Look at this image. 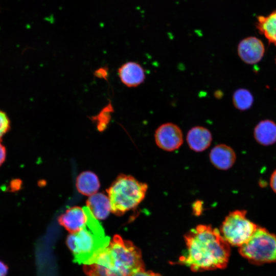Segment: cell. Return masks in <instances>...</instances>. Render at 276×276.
Segmentation results:
<instances>
[{
  "label": "cell",
  "instance_id": "cell-8",
  "mask_svg": "<svg viewBox=\"0 0 276 276\" xmlns=\"http://www.w3.org/2000/svg\"><path fill=\"white\" fill-rule=\"evenodd\" d=\"M237 51L242 61L252 64L259 62L262 59L265 49L260 39L255 37H249L239 42Z\"/></svg>",
  "mask_w": 276,
  "mask_h": 276
},
{
  "label": "cell",
  "instance_id": "cell-22",
  "mask_svg": "<svg viewBox=\"0 0 276 276\" xmlns=\"http://www.w3.org/2000/svg\"><path fill=\"white\" fill-rule=\"evenodd\" d=\"M6 157V150L0 142V166L4 163Z\"/></svg>",
  "mask_w": 276,
  "mask_h": 276
},
{
  "label": "cell",
  "instance_id": "cell-15",
  "mask_svg": "<svg viewBox=\"0 0 276 276\" xmlns=\"http://www.w3.org/2000/svg\"><path fill=\"white\" fill-rule=\"evenodd\" d=\"M76 185L78 191L86 196L96 194L100 188L98 177L90 171L81 173L77 178Z\"/></svg>",
  "mask_w": 276,
  "mask_h": 276
},
{
  "label": "cell",
  "instance_id": "cell-9",
  "mask_svg": "<svg viewBox=\"0 0 276 276\" xmlns=\"http://www.w3.org/2000/svg\"><path fill=\"white\" fill-rule=\"evenodd\" d=\"M122 83L128 87H135L142 84L146 78L145 71L138 62L128 61L118 70Z\"/></svg>",
  "mask_w": 276,
  "mask_h": 276
},
{
  "label": "cell",
  "instance_id": "cell-16",
  "mask_svg": "<svg viewBox=\"0 0 276 276\" xmlns=\"http://www.w3.org/2000/svg\"><path fill=\"white\" fill-rule=\"evenodd\" d=\"M257 27L269 42L276 45V10L267 16H259Z\"/></svg>",
  "mask_w": 276,
  "mask_h": 276
},
{
  "label": "cell",
  "instance_id": "cell-25",
  "mask_svg": "<svg viewBox=\"0 0 276 276\" xmlns=\"http://www.w3.org/2000/svg\"><path fill=\"white\" fill-rule=\"evenodd\" d=\"M21 181L19 180H15L14 181H12L11 184V187L13 190H18L21 186Z\"/></svg>",
  "mask_w": 276,
  "mask_h": 276
},
{
  "label": "cell",
  "instance_id": "cell-10",
  "mask_svg": "<svg viewBox=\"0 0 276 276\" xmlns=\"http://www.w3.org/2000/svg\"><path fill=\"white\" fill-rule=\"evenodd\" d=\"M59 223L71 234L79 232L85 225L87 215L83 209L74 206L67 210L59 218Z\"/></svg>",
  "mask_w": 276,
  "mask_h": 276
},
{
  "label": "cell",
  "instance_id": "cell-24",
  "mask_svg": "<svg viewBox=\"0 0 276 276\" xmlns=\"http://www.w3.org/2000/svg\"><path fill=\"white\" fill-rule=\"evenodd\" d=\"M270 183L272 189L276 193V170L271 175Z\"/></svg>",
  "mask_w": 276,
  "mask_h": 276
},
{
  "label": "cell",
  "instance_id": "cell-6",
  "mask_svg": "<svg viewBox=\"0 0 276 276\" xmlns=\"http://www.w3.org/2000/svg\"><path fill=\"white\" fill-rule=\"evenodd\" d=\"M246 214L245 211H234L223 221L220 232L229 245L240 247L250 238L258 228L256 224L246 217Z\"/></svg>",
  "mask_w": 276,
  "mask_h": 276
},
{
  "label": "cell",
  "instance_id": "cell-19",
  "mask_svg": "<svg viewBox=\"0 0 276 276\" xmlns=\"http://www.w3.org/2000/svg\"><path fill=\"white\" fill-rule=\"evenodd\" d=\"M9 128L10 122L8 117L4 112L0 111V141Z\"/></svg>",
  "mask_w": 276,
  "mask_h": 276
},
{
  "label": "cell",
  "instance_id": "cell-11",
  "mask_svg": "<svg viewBox=\"0 0 276 276\" xmlns=\"http://www.w3.org/2000/svg\"><path fill=\"white\" fill-rule=\"evenodd\" d=\"M209 157L211 163L216 168L226 170L233 166L236 156L231 147L225 144H219L212 149Z\"/></svg>",
  "mask_w": 276,
  "mask_h": 276
},
{
  "label": "cell",
  "instance_id": "cell-17",
  "mask_svg": "<svg viewBox=\"0 0 276 276\" xmlns=\"http://www.w3.org/2000/svg\"><path fill=\"white\" fill-rule=\"evenodd\" d=\"M233 102L235 107L241 110L250 108L254 102V98L251 93L246 89H237L233 95Z\"/></svg>",
  "mask_w": 276,
  "mask_h": 276
},
{
  "label": "cell",
  "instance_id": "cell-2",
  "mask_svg": "<svg viewBox=\"0 0 276 276\" xmlns=\"http://www.w3.org/2000/svg\"><path fill=\"white\" fill-rule=\"evenodd\" d=\"M143 269L141 250L131 242L118 235L84 265L87 276H131Z\"/></svg>",
  "mask_w": 276,
  "mask_h": 276
},
{
  "label": "cell",
  "instance_id": "cell-23",
  "mask_svg": "<svg viewBox=\"0 0 276 276\" xmlns=\"http://www.w3.org/2000/svg\"><path fill=\"white\" fill-rule=\"evenodd\" d=\"M8 272V266L4 262L0 260V276H7Z\"/></svg>",
  "mask_w": 276,
  "mask_h": 276
},
{
  "label": "cell",
  "instance_id": "cell-13",
  "mask_svg": "<svg viewBox=\"0 0 276 276\" xmlns=\"http://www.w3.org/2000/svg\"><path fill=\"white\" fill-rule=\"evenodd\" d=\"M86 204L96 219H105L111 211L109 198L101 193L90 196Z\"/></svg>",
  "mask_w": 276,
  "mask_h": 276
},
{
  "label": "cell",
  "instance_id": "cell-12",
  "mask_svg": "<svg viewBox=\"0 0 276 276\" xmlns=\"http://www.w3.org/2000/svg\"><path fill=\"white\" fill-rule=\"evenodd\" d=\"M212 141L210 131L205 127L196 126L191 128L187 135V142L191 149L202 152L209 147Z\"/></svg>",
  "mask_w": 276,
  "mask_h": 276
},
{
  "label": "cell",
  "instance_id": "cell-3",
  "mask_svg": "<svg viewBox=\"0 0 276 276\" xmlns=\"http://www.w3.org/2000/svg\"><path fill=\"white\" fill-rule=\"evenodd\" d=\"M83 208L87 215L86 223L79 232L67 237V244L75 262L85 264L97 252L106 247L110 240L88 208Z\"/></svg>",
  "mask_w": 276,
  "mask_h": 276
},
{
  "label": "cell",
  "instance_id": "cell-14",
  "mask_svg": "<svg viewBox=\"0 0 276 276\" xmlns=\"http://www.w3.org/2000/svg\"><path fill=\"white\" fill-rule=\"evenodd\" d=\"M256 140L261 145L268 146L276 142V124L269 120L260 122L254 129Z\"/></svg>",
  "mask_w": 276,
  "mask_h": 276
},
{
  "label": "cell",
  "instance_id": "cell-21",
  "mask_svg": "<svg viewBox=\"0 0 276 276\" xmlns=\"http://www.w3.org/2000/svg\"><path fill=\"white\" fill-rule=\"evenodd\" d=\"M131 276H162L158 273H155L150 271H146L145 269L140 270Z\"/></svg>",
  "mask_w": 276,
  "mask_h": 276
},
{
  "label": "cell",
  "instance_id": "cell-20",
  "mask_svg": "<svg viewBox=\"0 0 276 276\" xmlns=\"http://www.w3.org/2000/svg\"><path fill=\"white\" fill-rule=\"evenodd\" d=\"M94 75L98 78L107 80L108 76V68L103 67L98 69L95 72Z\"/></svg>",
  "mask_w": 276,
  "mask_h": 276
},
{
  "label": "cell",
  "instance_id": "cell-7",
  "mask_svg": "<svg viewBox=\"0 0 276 276\" xmlns=\"http://www.w3.org/2000/svg\"><path fill=\"white\" fill-rule=\"evenodd\" d=\"M154 139L156 145L167 151L178 149L183 141L180 127L171 122L160 125L155 131Z\"/></svg>",
  "mask_w": 276,
  "mask_h": 276
},
{
  "label": "cell",
  "instance_id": "cell-5",
  "mask_svg": "<svg viewBox=\"0 0 276 276\" xmlns=\"http://www.w3.org/2000/svg\"><path fill=\"white\" fill-rule=\"evenodd\" d=\"M239 251L253 264L276 262V235L258 226L250 238L239 247Z\"/></svg>",
  "mask_w": 276,
  "mask_h": 276
},
{
  "label": "cell",
  "instance_id": "cell-1",
  "mask_svg": "<svg viewBox=\"0 0 276 276\" xmlns=\"http://www.w3.org/2000/svg\"><path fill=\"white\" fill-rule=\"evenodd\" d=\"M185 240L186 250L179 262L192 271L226 267L230 256L229 245L217 228L199 225L187 233Z\"/></svg>",
  "mask_w": 276,
  "mask_h": 276
},
{
  "label": "cell",
  "instance_id": "cell-18",
  "mask_svg": "<svg viewBox=\"0 0 276 276\" xmlns=\"http://www.w3.org/2000/svg\"><path fill=\"white\" fill-rule=\"evenodd\" d=\"M113 112L112 105L111 102H109L97 115L91 118L92 121L97 123L98 130L102 131L106 128L111 119V113Z\"/></svg>",
  "mask_w": 276,
  "mask_h": 276
},
{
  "label": "cell",
  "instance_id": "cell-4",
  "mask_svg": "<svg viewBox=\"0 0 276 276\" xmlns=\"http://www.w3.org/2000/svg\"><path fill=\"white\" fill-rule=\"evenodd\" d=\"M146 183L131 175L121 174L107 190L111 211L121 216L138 206L145 197Z\"/></svg>",
  "mask_w": 276,
  "mask_h": 276
}]
</instances>
